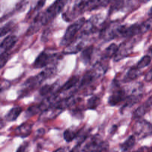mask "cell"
Wrapping results in <instances>:
<instances>
[{
  "label": "cell",
  "instance_id": "cell-1",
  "mask_svg": "<svg viewBox=\"0 0 152 152\" xmlns=\"http://www.w3.org/2000/svg\"><path fill=\"white\" fill-rule=\"evenodd\" d=\"M86 22L85 18H80L68 27L63 37L61 39L60 44H59L61 47H68L71 43L74 41V39L77 37V33L83 28Z\"/></svg>",
  "mask_w": 152,
  "mask_h": 152
},
{
  "label": "cell",
  "instance_id": "cell-2",
  "mask_svg": "<svg viewBox=\"0 0 152 152\" xmlns=\"http://www.w3.org/2000/svg\"><path fill=\"white\" fill-rule=\"evenodd\" d=\"M106 68H105L101 62L96 64L91 69L86 71L84 74L83 79L80 81V88L86 87L95 83L98 79L100 78L101 76L106 72Z\"/></svg>",
  "mask_w": 152,
  "mask_h": 152
},
{
  "label": "cell",
  "instance_id": "cell-3",
  "mask_svg": "<svg viewBox=\"0 0 152 152\" xmlns=\"http://www.w3.org/2000/svg\"><path fill=\"white\" fill-rule=\"evenodd\" d=\"M69 0H56L51 5L48 7L44 13L40 14V19L42 25H47L53 20L65 7Z\"/></svg>",
  "mask_w": 152,
  "mask_h": 152
},
{
  "label": "cell",
  "instance_id": "cell-4",
  "mask_svg": "<svg viewBox=\"0 0 152 152\" xmlns=\"http://www.w3.org/2000/svg\"><path fill=\"white\" fill-rule=\"evenodd\" d=\"M136 41H137L136 38H134L133 37V38H131L130 40H128V41L122 43L119 46L117 54L114 56V60L116 62H118V61L121 60V59H124L125 57L129 56L132 53L134 44L136 43Z\"/></svg>",
  "mask_w": 152,
  "mask_h": 152
},
{
  "label": "cell",
  "instance_id": "cell-5",
  "mask_svg": "<svg viewBox=\"0 0 152 152\" xmlns=\"http://www.w3.org/2000/svg\"><path fill=\"white\" fill-rule=\"evenodd\" d=\"M134 132L135 137H145L152 134V125L145 120H140L134 126Z\"/></svg>",
  "mask_w": 152,
  "mask_h": 152
},
{
  "label": "cell",
  "instance_id": "cell-6",
  "mask_svg": "<svg viewBox=\"0 0 152 152\" xmlns=\"http://www.w3.org/2000/svg\"><path fill=\"white\" fill-rule=\"evenodd\" d=\"M116 87L117 88L113 91L108 98V104L111 106H116L121 103L122 102H125L127 96H129L124 88H120L118 85H116Z\"/></svg>",
  "mask_w": 152,
  "mask_h": 152
},
{
  "label": "cell",
  "instance_id": "cell-7",
  "mask_svg": "<svg viewBox=\"0 0 152 152\" xmlns=\"http://www.w3.org/2000/svg\"><path fill=\"white\" fill-rule=\"evenodd\" d=\"M54 56V54L49 53L48 51L41 52L34 61V67L35 68H45L53 60Z\"/></svg>",
  "mask_w": 152,
  "mask_h": 152
},
{
  "label": "cell",
  "instance_id": "cell-8",
  "mask_svg": "<svg viewBox=\"0 0 152 152\" xmlns=\"http://www.w3.org/2000/svg\"><path fill=\"white\" fill-rule=\"evenodd\" d=\"M85 37L86 36L83 35V34H82V36L77 37L72 43H71L68 47L65 48V50H64V53H77L79 51H80V50H83V47L85 45V43H86Z\"/></svg>",
  "mask_w": 152,
  "mask_h": 152
},
{
  "label": "cell",
  "instance_id": "cell-9",
  "mask_svg": "<svg viewBox=\"0 0 152 152\" xmlns=\"http://www.w3.org/2000/svg\"><path fill=\"white\" fill-rule=\"evenodd\" d=\"M63 110V108L59 105V102H58L56 105H53L52 107L42 112L41 116H40V120H47L54 118V117H57Z\"/></svg>",
  "mask_w": 152,
  "mask_h": 152
},
{
  "label": "cell",
  "instance_id": "cell-10",
  "mask_svg": "<svg viewBox=\"0 0 152 152\" xmlns=\"http://www.w3.org/2000/svg\"><path fill=\"white\" fill-rule=\"evenodd\" d=\"M17 37L14 35H9L4 39L1 43L0 48H1V53L7 52L16 45L17 42Z\"/></svg>",
  "mask_w": 152,
  "mask_h": 152
},
{
  "label": "cell",
  "instance_id": "cell-11",
  "mask_svg": "<svg viewBox=\"0 0 152 152\" xmlns=\"http://www.w3.org/2000/svg\"><path fill=\"white\" fill-rule=\"evenodd\" d=\"M152 106V97L148 99L146 102L140 107H138L133 114L134 119H140L143 117L147 112L150 110Z\"/></svg>",
  "mask_w": 152,
  "mask_h": 152
},
{
  "label": "cell",
  "instance_id": "cell-12",
  "mask_svg": "<svg viewBox=\"0 0 152 152\" xmlns=\"http://www.w3.org/2000/svg\"><path fill=\"white\" fill-rule=\"evenodd\" d=\"M142 95L141 94H130L127 96L126 99L125 100V103L121 108V113L123 114V111L126 108L132 107L134 105L137 104L142 99Z\"/></svg>",
  "mask_w": 152,
  "mask_h": 152
},
{
  "label": "cell",
  "instance_id": "cell-13",
  "mask_svg": "<svg viewBox=\"0 0 152 152\" xmlns=\"http://www.w3.org/2000/svg\"><path fill=\"white\" fill-rule=\"evenodd\" d=\"M31 132H32V125L25 123L16 128L15 130V134L20 137H28L31 134Z\"/></svg>",
  "mask_w": 152,
  "mask_h": 152
},
{
  "label": "cell",
  "instance_id": "cell-14",
  "mask_svg": "<svg viewBox=\"0 0 152 152\" xmlns=\"http://www.w3.org/2000/svg\"><path fill=\"white\" fill-rule=\"evenodd\" d=\"M133 1H134V0H116L111 6L110 12L112 13L114 11L123 10L126 7L132 5L133 4Z\"/></svg>",
  "mask_w": 152,
  "mask_h": 152
},
{
  "label": "cell",
  "instance_id": "cell-15",
  "mask_svg": "<svg viewBox=\"0 0 152 152\" xmlns=\"http://www.w3.org/2000/svg\"><path fill=\"white\" fill-rule=\"evenodd\" d=\"M114 0H91L88 4L86 10H93L100 7H106L109 3L112 2Z\"/></svg>",
  "mask_w": 152,
  "mask_h": 152
},
{
  "label": "cell",
  "instance_id": "cell-16",
  "mask_svg": "<svg viewBox=\"0 0 152 152\" xmlns=\"http://www.w3.org/2000/svg\"><path fill=\"white\" fill-rule=\"evenodd\" d=\"M94 51V48L92 45L85 48L82 50L80 57H81L82 61H83L86 65H88V63H90L91 60L92 59V56H93Z\"/></svg>",
  "mask_w": 152,
  "mask_h": 152
},
{
  "label": "cell",
  "instance_id": "cell-17",
  "mask_svg": "<svg viewBox=\"0 0 152 152\" xmlns=\"http://www.w3.org/2000/svg\"><path fill=\"white\" fill-rule=\"evenodd\" d=\"M22 112V108L19 106H15L13 108H12L10 111L7 112V114H6L4 119H5L6 121L7 122H13L15 121L18 117H19V115L21 114V113Z\"/></svg>",
  "mask_w": 152,
  "mask_h": 152
},
{
  "label": "cell",
  "instance_id": "cell-18",
  "mask_svg": "<svg viewBox=\"0 0 152 152\" xmlns=\"http://www.w3.org/2000/svg\"><path fill=\"white\" fill-rule=\"evenodd\" d=\"M119 46L117 45L112 43L110 45L108 48L105 50V51L102 53V59H109L111 58L114 57L116 56L118 50Z\"/></svg>",
  "mask_w": 152,
  "mask_h": 152
},
{
  "label": "cell",
  "instance_id": "cell-19",
  "mask_svg": "<svg viewBox=\"0 0 152 152\" xmlns=\"http://www.w3.org/2000/svg\"><path fill=\"white\" fill-rule=\"evenodd\" d=\"M79 80H80V78H79L78 76H74V77H71L62 87L60 88V89L59 90V92L62 93V92L67 91L70 90L72 88H74V86H76L77 85V83H79Z\"/></svg>",
  "mask_w": 152,
  "mask_h": 152
},
{
  "label": "cell",
  "instance_id": "cell-20",
  "mask_svg": "<svg viewBox=\"0 0 152 152\" xmlns=\"http://www.w3.org/2000/svg\"><path fill=\"white\" fill-rule=\"evenodd\" d=\"M140 74V70L137 69L136 66H132V68L129 69L126 74V77H125V81L126 82H130L133 81V80H136Z\"/></svg>",
  "mask_w": 152,
  "mask_h": 152
},
{
  "label": "cell",
  "instance_id": "cell-21",
  "mask_svg": "<svg viewBox=\"0 0 152 152\" xmlns=\"http://www.w3.org/2000/svg\"><path fill=\"white\" fill-rule=\"evenodd\" d=\"M135 144H136V137L134 135H132L123 144H121L120 148L123 151H128L132 149Z\"/></svg>",
  "mask_w": 152,
  "mask_h": 152
},
{
  "label": "cell",
  "instance_id": "cell-22",
  "mask_svg": "<svg viewBox=\"0 0 152 152\" xmlns=\"http://www.w3.org/2000/svg\"><path fill=\"white\" fill-rule=\"evenodd\" d=\"M56 84H52V85H45V86L41 88L39 91V94L42 96H45L48 97L49 96H51L53 94V91L56 89Z\"/></svg>",
  "mask_w": 152,
  "mask_h": 152
},
{
  "label": "cell",
  "instance_id": "cell-23",
  "mask_svg": "<svg viewBox=\"0 0 152 152\" xmlns=\"http://www.w3.org/2000/svg\"><path fill=\"white\" fill-rule=\"evenodd\" d=\"M79 132H80V131H79V132H76V131L72 130V129H67V130H65V132H64V140L68 142H71V141L74 140V139L77 138Z\"/></svg>",
  "mask_w": 152,
  "mask_h": 152
},
{
  "label": "cell",
  "instance_id": "cell-24",
  "mask_svg": "<svg viewBox=\"0 0 152 152\" xmlns=\"http://www.w3.org/2000/svg\"><path fill=\"white\" fill-rule=\"evenodd\" d=\"M100 104V98L97 96H92L88 99L87 102V108L90 110H95Z\"/></svg>",
  "mask_w": 152,
  "mask_h": 152
},
{
  "label": "cell",
  "instance_id": "cell-25",
  "mask_svg": "<svg viewBox=\"0 0 152 152\" xmlns=\"http://www.w3.org/2000/svg\"><path fill=\"white\" fill-rule=\"evenodd\" d=\"M151 56H148V55H145V56H144L143 57L141 58L139 62L135 65V66H136V68L139 70L143 69V68H146L147 66H148V65L151 63Z\"/></svg>",
  "mask_w": 152,
  "mask_h": 152
},
{
  "label": "cell",
  "instance_id": "cell-26",
  "mask_svg": "<svg viewBox=\"0 0 152 152\" xmlns=\"http://www.w3.org/2000/svg\"><path fill=\"white\" fill-rule=\"evenodd\" d=\"M152 30V17L147 19L146 21L140 24V34H143Z\"/></svg>",
  "mask_w": 152,
  "mask_h": 152
},
{
  "label": "cell",
  "instance_id": "cell-27",
  "mask_svg": "<svg viewBox=\"0 0 152 152\" xmlns=\"http://www.w3.org/2000/svg\"><path fill=\"white\" fill-rule=\"evenodd\" d=\"M42 113L41 108H40L39 104L36 105H32V106L29 107V108L27 109L26 112H25V117H31L33 116H34L35 114H38V113Z\"/></svg>",
  "mask_w": 152,
  "mask_h": 152
},
{
  "label": "cell",
  "instance_id": "cell-28",
  "mask_svg": "<svg viewBox=\"0 0 152 152\" xmlns=\"http://www.w3.org/2000/svg\"><path fill=\"white\" fill-rule=\"evenodd\" d=\"M13 22H9V23H7V25H4V27H2V28H1V32H0V35H1V37H3V36H4L5 34H7V33L10 32V31L12 30V28H13Z\"/></svg>",
  "mask_w": 152,
  "mask_h": 152
},
{
  "label": "cell",
  "instance_id": "cell-29",
  "mask_svg": "<svg viewBox=\"0 0 152 152\" xmlns=\"http://www.w3.org/2000/svg\"><path fill=\"white\" fill-rule=\"evenodd\" d=\"M9 58H10V54H9L7 52L1 53V59H0V65H1V68H3V67L4 66L6 62L9 60Z\"/></svg>",
  "mask_w": 152,
  "mask_h": 152
},
{
  "label": "cell",
  "instance_id": "cell-30",
  "mask_svg": "<svg viewBox=\"0 0 152 152\" xmlns=\"http://www.w3.org/2000/svg\"><path fill=\"white\" fill-rule=\"evenodd\" d=\"M46 0H39L38 2H37V5H36L35 8H34V11H38L40 9L42 8V7L44 6Z\"/></svg>",
  "mask_w": 152,
  "mask_h": 152
},
{
  "label": "cell",
  "instance_id": "cell-31",
  "mask_svg": "<svg viewBox=\"0 0 152 152\" xmlns=\"http://www.w3.org/2000/svg\"><path fill=\"white\" fill-rule=\"evenodd\" d=\"M28 143H23L18 148L16 152H26L27 148H28Z\"/></svg>",
  "mask_w": 152,
  "mask_h": 152
},
{
  "label": "cell",
  "instance_id": "cell-32",
  "mask_svg": "<svg viewBox=\"0 0 152 152\" xmlns=\"http://www.w3.org/2000/svg\"><path fill=\"white\" fill-rule=\"evenodd\" d=\"M145 81H147V82H151L152 81V68L146 74V75H145Z\"/></svg>",
  "mask_w": 152,
  "mask_h": 152
},
{
  "label": "cell",
  "instance_id": "cell-33",
  "mask_svg": "<svg viewBox=\"0 0 152 152\" xmlns=\"http://www.w3.org/2000/svg\"><path fill=\"white\" fill-rule=\"evenodd\" d=\"M54 152H70L69 150H68V148H58L57 150H56Z\"/></svg>",
  "mask_w": 152,
  "mask_h": 152
},
{
  "label": "cell",
  "instance_id": "cell-34",
  "mask_svg": "<svg viewBox=\"0 0 152 152\" xmlns=\"http://www.w3.org/2000/svg\"><path fill=\"white\" fill-rule=\"evenodd\" d=\"M148 14H149V16H152V7H151V9H150L149 13H148Z\"/></svg>",
  "mask_w": 152,
  "mask_h": 152
},
{
  "label": "cell",
  "instance_id": "cell-35",
  "mask_svg": "<svg viewBox=\"0 0 152 152\" xmlns=\"http://www.w3.org/2000/svg\"><path fill=\"white\" fill-rule=\"evenodd\" d=\"M133 152H142V150H138L137 151H133Z\"/></svg>",
  "mask_w": 152,
  "mask_h": 152
},
{
  "label": "cell",
  "instance_id": "cell-36",
  "mask_svg": "<svg viewBox=\"0 0 152 152\" xmlns=\"http://www.w3.org/2000/svg\"><path fill=\"white\" fill-rule=\"evenodd\" d=\"M148 152H152V147H151V148H150V149H149V151H148Z\"/></svg>",
  "mask_w": 152,
  "mask_h": 152
},
{
  "label": "cell",
  "instance_id": "cell-37",
  "mask_svg": "<svg viewBox=\"0 0 152 152\" xmlns=\"http://www.w3.org/2000/svg\"><path fill=\"white\" fill-rule=\"evenodd\" d=\"M150 50H151V53H152V47L151 48V49H150Z\"/></svg>",
  "mask_w": 152,
  "mask_h": 152
}]
</instances>
